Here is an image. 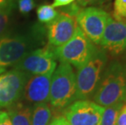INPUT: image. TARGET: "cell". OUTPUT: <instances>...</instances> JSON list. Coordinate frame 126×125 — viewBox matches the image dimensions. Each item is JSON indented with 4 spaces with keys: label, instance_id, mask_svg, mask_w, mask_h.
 <instances>
[{
    "label": "cell",
    "instance_id": "24",
    "mask_svg": "<svg viewBox=\"0 0 126 125\" xmlns=\"http://www.w3.org/2000/svg\"><path fill=\"white\" fill-rule=\"evenodd\" d=\"M105 0H78V2L80 5L85 7L88 5H94V4H98L101 2H103Z\"/></svg>",
    "mask_w": 126,
    "mask_h": 125
},
{
    "label": "cell",
    "instance_id": "23",
    "mask_svg": "<svg viewBox=\"0 0 126 125\" xmlns=\"http://www.w3.org/2000/svg\"><path fill=\"white\" fill-rule=\"evenodd\" d=\"M49 125H70L68 122L67 121L64 116H59L56 117L55 119H53Z\"/></svg>",
    "mask_w": 126,
    "mask_h": 125
},
{
    "label": "cell",
    "instance_id": "4",
    "mask_svg": "<svg viewBox=\"0 0 126 125\" xmlns=\"http://www.w3.org/2000/svg\"><path fill=\"white\" fill-rule=\"evenodd\" d=\"M40 31L27 35L2 37L0 38V74L15 66L26 55L33 50L40 39Z\"/></svg>",
    "mask_w": 126,
    "mask_h": 125
},
{
    "label": "cell",
    "instance_id": "26",
    "mask_svg": "<svg viewBox=\"0 0 126 125\" xmlns=\"http://www.w3.org/2000/svg\"><path fill=\"white\" fill-rule=\"evenodd\" d=\"M124 102L126 103V84H125V99H124Z\"/></svg>",
    "mask_w": 126,
    "mask_h": 125
},
{
    "label": "cell",
    "instance_id": "18",
    "mask_svg": "<svg viewBox=\"0 0 126 125\" xmlns=\"http://www.w3.org/2000/svg\"><path fill=\"white\" fill-rule=\"evenodd\" d=\"M113 15L117 20H126V0H115Z\"/></svg>",
    "mask_w": 126,
    "mask_h": 125
},
{
    "label": "cell",
    "instance_id": "1",
    "mask_svg": "<svg viewBox=\"0 0 126 125\" xmlns=\"http://www.w3.org/2000/svg\"><path fill=\"white\" fill-rule=\"evenodd\" d=\"M126 84V64L113 61L105 68L97 89L94 102L102 107L124 102Z\"/></svg>",
    "mask_w": 126,
    "mask_h": 125
},
{
    "label": "cell",
    "instance_id": "2",
    "mask_svg": "<svg viewBox=\"0 0 126 125\" xmlns=\"http://www.w3.org/2000/svg\"><path fill=\"white\" fill-rule=\"evenodd\" d=\"M77 97V82L72 67L60 63L55 69L50 81L49 101L56 110H63L71 105Z\"/></svg>",
    "mask_w": 126,
    "mask_h": 125
},
{
    "label": "cell",
    "instance_id": "3",
    "mask_svg": "<svg viewBox=\"0 0 126 125\" xmlns=\"http://www.w3.org/2000/svg\"><path fill=\"white\" fill-rule=\"evenodd\" d=\"M108 57L103 50L97 49L88 62L78 68L76 75V100H88L94 96L105 70Z\"/></svg>",
    "mask_w": 126,
    "mask_h": 125
},
{
    "label": "cell",
    "instance_id": "8",
    "mask_svg": "<svg viewBox=\"0 0 126 125\" xmlns=\"http://www.w3.org/2000/svg\"><path fill=\"white\" fill-rule=\"evenodd\" d=\"M29 77L27 73L16 68L0 75V108L18 102Z\"/></svg>",
    "mask_w": 126,
    "mask_h": 125
},
{
    "label": "cell",
    "instance_id": "25",
    "mask_svg": "<svg viewBox=\"0 0 126 125\" xmlns=\"http://www.w3.org/2000/svg\"><path fill=\"white\" fill-rule=\"evenodd\" d=\"M11 3H15V0H0V7Z\"/></svg>",
    "mask_w": 126,
    "mask_h": 125
},
{
    "label": "cell",
    "instance_id": "11",
    "mask_svg": "<svg viewBox=\"0 0 126 125\" xmlns=\"http://www.w3.org/2000/svg\"><path fill=\"white\" fill-rule=\"evenodd\" d=\"M103 50L112 55L126 51V22L109 16L100 44Z\"/></svg>",
    "mask_w": 126,
    "mask_h": 125
},
{
    "label": "cell",
    "instance_id": "6",
    "mask_svg": "<svg viewBox=\"0 0 126 125\" xmlns=\"http://www.w3.org/2000/svg\"><path fill=\"white\" fill-rule=\"evenodd\" d=\"M54 50L55 48L47 46L32 50L15 65V68L30 76L54 71L57 66Z\"/></svg>",
    "mask_w": 126,
    "mask_h": 125
},
{
    "label": "cell",
    "instance_id": "16",
    "mask_svg": "<svg viewBox=\"0 0 126 125\" xmlns=\"http://www.w3.org/2000/svg\"><path fill=\"white\" fill-rule=\"evenodd\" d=\"M37 17L41 23L43 24H50L53 20H55L60 14L52 5L50 4H42L37 7L36 10Z\"/></svg>",
    "mask_w": 126,
    "mask_h": 125
},
{
    "label": "cell",
    "instance_id": "17",
    "mask_svg": "<svg viewBox=\"0 0 126 125\" xmlns=\"http://www.w3.org/2000/svg\"><path fill=\"white\" fill-rule=\"evenodd\" d=\"M15 7V3H11L0 7V38L5 33L7 28L8 27L10 17L12 10Z\"/></svg>",
    "mask_w": 126,
    "mask_h": 125
},
{
    "label": "cell",
    "instance_id": "13",
    "mask_svg": "<svg viewBox=\"0 0 126 125\" xmlns=\"http://www.w3.org/2000/svg\"><path fill=\"white\" fill-rule=\"evenodd\" d=\"M7 115L12 125H32V110L20 102H16L8 107Z\"/></svg>",
    "mask_w": 126,
    "mask_h": 125
},
{
    "label": "cell",
    "instance_id": "19",
    "mask_svg": "<svg viewBox=\"0 0 126 125\" xmlns=\"http://www.w3.org/2000/svg\"><path fill=\"white\" fill-rule=\"evenodd\" d=\"M34 7V0H18V8L22 15H28Z\"/></svg>",
    "mask_w": 126,
    "mask_h": 125
},
{
    "label": "cell",
    "instance_id": "12",
    "mask_svg": "<svg viewBox=\"0 0 126 125\" xmlns=\"http://www.w3.org/2000/svg\"><path fill=\"white\" fill-rule=\"evenodd\" d=\"M54 71L43 75L31 76L24 89V97L29 102L38 104L49 101L51 76Z\"/></svg>",
    "mask_w": 126,
    "mask_h": 125
},
{
    "label": "cell",
    "instance_id": "21",
    "mask_svg": "<svg viewBox=\"0 0 126 125\" xmlns=\"http://www.w3.org/2000/svg\"><path fill=\"white\" fill-rule=\"evenodd\" d=\"M0 125H12L6 111H0Z\"/></svg>",
    "mask_w": 126,
    "mask_h": 125
},
{
    "label": "cell",
    "instance_id": "9",
    "mask_svg": "<svg viewBox=\"0 0 126 125\" xmlns=\"http://www.w3.org/2000/svg\"><path fill=\"white\" fill-rule=\"evenodd\" d=\"M104 108L90 100H77L64 111L70 125H101Z\"/></svg>",
    "mask_w": 126,
    "mask_h": 125
},
{
    "label": "cell",
    "instance_id": "10",
    "mask_svg": "<svg viewBox=\"0 0 126 125\" xmlns=\"http://www.w3.org/2000/svg\"><path fill=\"white\" fill-rule=\"evenodd\" d=\"M76 17L62 12L55 20L47 25L48 46L57 48L70 40L77 28Z\"/></svg>",
    "mask_w": 126,
    "mask_h": 125
},
{
    "label": "cell",
    "instance_id": "5",
    "mask_svg": "<svg viewBox=\"0 0 126 125\" xmlns=\"http://www.w3.org/2000/svg\"><path fill=\"white\" fill-rule=\"evenodd\" d=\"M97 49L77 26L72 38L63 46L55 48L54 52L60 63L73 65L78 69L90 60Z\"/></svg>",
    "mask_w": 126,
    "mask_h": 125
},
{
    "label": "cell",
    "instance_id": "15",
    "mask_svg": "<svg viewBox=\"0 0 126 125\" xmlns=\"http://www.w3.org/2000/svg\"><path fill=\"white\" fill-rule=\"evenodd\" d=\"M124 103V102H120L104 108L101 125H116L119 112Z\"/></svg>",
    "mask_w": 126,
    "mask_h": 125
},
{
    "label": "cell",
    "instance_id": "20",
    "mask_svg": "<svg viewBox=\"0 0 126 125\" xmlns=\"http://www.w3.org/2000/svg\"><path fill=\"white\" fill-rule=\"evenodd\" d=\"M116 125H126V103H124L120 109L117 118Z\"/></svg>",
    "mask_w": 126,
    "mask_h": 125
},
{
    "label": "cell",
    "instance_id": "22",
    "mask_svg": "<svg viewBox=\"0 0 126 125\" xmlns=\"http://www.w3.org/2000/svg\"><path fill=\"white\" fill-rule=\"evenodd\" d=\"M76 0H54L52 3L53 7H61L64 6H68L69 4H72V2H75Z\"/></svg>",
    "mask_w": 126,
    "mask_h": 125
},
{
    "label": "cell",
    "instance_id": "7",
    "mask_svg": "<svg viewBox=\"0 0 126 125\" xmlns=\"http://www.w3.org/2000/svg\"><path fill=\"white\" fill-rule=\"evenodd\" d=\"M104 10L95 7L81 9L76 15L77 25L94 44H100L104 29L109 18Z\"/></svg>",
    "mask_w": 126,
    "mask_h": 125
},
{
    "label": "cell",
    "instance_id": "27",
    "mask_svg": "<svg viewBox=\"0 0 126 125\" xmlns=\"http://www.w3.org/2000/svg\"><path fill=\"white\" fill-rule=\"evenodd\" d=\"M125 59H126V55H125Z\"/></svg>",
    "mask_w": 126,
    "mask_h": 125
},
{
    "label": "cell",
    "instance_id": "14",
    "mask_svg": "<svg viewBox=\"0 0 126 125\" xmlns=\"http://www.w3.org/2000/svg\"><path fill=\"white\" fill-rule=\"evenodd\" d=\"M52 106L47 102L36 104L32 111V125H49L52 121Z\"/></svg>",
    "mask_w": 126,
    "mask_h": 125
}]
</instances>
